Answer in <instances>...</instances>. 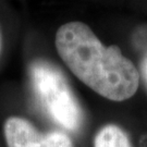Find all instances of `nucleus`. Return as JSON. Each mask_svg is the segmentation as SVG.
Returning <instances> with one entry per match:
<instances>
[{"label": "nucleus", "mask_w": 147, "mask_h": 147, "mask_svg": "<svg viewBox=\"0 0 147 147\" xmlns=\"http://www.w3.org/2000/svg\"><path fill=\"white\" fill-rule=\"evenodd\" d=\"M140 75L144 81V84L147 88V55L143 58L142 62H141V67H140Z\"/></svg>", "instance_id": "obj_5"}, {"label": "nucleus", "mask_w": 147, "mask_h": 147, "mask_svg": "<svg viewBox=\"0 0 147 147\" xmlns=\"http://www.w3.org/2000/svg\"><path fill=\"white\" fill-rule=\"evenodd\" d=\"M1 48H2V35H1V31H0V53H1Z\"/></svg>", "instance_id": "obj_6"}, {"label": "nucleus", "mask_w": 147, "mask_h": 147, "mask_svg": "<svg viewBox=\"0 0 147 147\" xmlns=\"http://www.w3.org/2000/svg\"><path fill=\"white\" fill-rule=\"evenodd\" d=\"M28 80L38 104L57 124L78 132L84 123V111L67 76L57 64L35 59L28 64Z\"/></svg>", "instance_id": "obj_2"}, {"label": "nucleus", "mask_w": 147, "mask_h": 147, "mask_svg": "<svg viewBox=\"0 0 147 147\" xmlns=\"http://www.w3.org/2000/svg\"><path fill=\"white\" fill-rule=\"evenodd\" d=\"M7 147H75L72 138L61 131L42 132L30 120L11 116L3 123Z\"/></svg>", "instance_id": "obj_3"}, {"label": "nucleus", "mask_w": 147, "mask_h": 147, "mask_svg": "<svg viewBox=\"0 0 147 147\" xmlns=\"http://www.w3.org/2000/svg\"><path fill=\"white\" fill-rule=\"evenodd\" d=\"M55 46L71 73L96 94L111 101H124L136 94L141 83L138 69L118 46H105L86 23L62 24Z\"/></svg>", "instance_id": "obj_1"}, {"label": "nucleus", "mask_w": 147, "mask_h": 147, "mask_svg": "<svg viewBox=\"0 0 147 147\" xmlns=\"http://www.w3.org/2000/svg\"><path fill=\"white\" fill-rule=\"evenodd\" d=\"M94 147H133L130 137L121 126L108 123L100 127L94 138Z\"/></svg>", "instance_id": "obj_4"}]
</instances>
